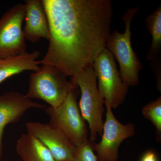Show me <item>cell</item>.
<instances>
[{
    "instance_id": "cell-1",
    "label": "cell",
    "mask_w": 161,
    "mask_h": 161,
    "mask_svg": "<svg viewBox=\"0 0 161 161\" xmlns=\"http://www.w3.org/2000/svg\"><path fill=\"white\" fill-rule=\"evenodd\" d=\"M42 1L49 23V46L39 64L54 66L70 78L92 67L111 34V1Z\"/></svg>"
},
{
    "instance_id": "cell-2",
    "label": "cell",
    "mask_w": 161,
    "mask_h": 161,
    "mask_svg": "<svg viewBox=\"0 0 161 161\" xmlns=\"http://www.w3.org/2000/svg\"><path fill=\"white\" fill-rule=\"evenodd\" d=\"M139 9L138 7L128 9L123 16L125 27V32L120 33L116 30H114L109 36L106 46L118 62L123 81L129 86L138 85L139 75L143 68L131 44V23Z\"/></svg>"
},
{
    "instance_id": "cell-3",
    "label": "cell",
    "mask_w": 161,
    "mask_h": 161,
    "mask_svg": "<svg viewBox=\"0 0 161 161\" xmlns=\"http://www.w3.org/2000/svg\"><path fill=\"white\" fill-rule=\"evenodd\" d=\"M57 67L50 64H42L29 77V87L25 95L27 98L41 99L53 108L63 103L70 92L78 87Z\"/></svg>"
},
{
    "instance_id": "cell-4",
    "label": "cell",
    "mask_w": 161,
    "mask_h": 161,
    "mask_svg": "<svg viewBox=\"0 0 161 161\" xmlns=\"http://www.w3.org/2000/svg\"><path fill=\"white\" fill-rule=\"evenodd\" d=\"M70 80L80 88L81 96L78 105L82 117L88 123L90 141L93 142L98 135H102L105 102L98 92L93 66L71 77Z\"/></svg>"
},
{
    "instance_id": "cell-5",
    "label": "cell",
    "mask_w": 161,
    "mask_h": 161,
    "mask_svg": "<svg viewBox=\"0 0 161 161\" xmlns=\"http://www.w3.org/2000/svg\"><path fill=\"white\" fill-rule=\"evenodd\" d=\"M92 66L105 105L116 108L124 102L130 86L123 81L115 59L106 47L99 53Z\"/></svg>"
},
{
    "instance_id": "cell-6",
    "label": "cell",
    "mask_w": 161,
    "mask_h": 161,
    "mask_svg": "<svg viewBox=\"0 0 161 161\" xmlns=\"http://www.w3.org/2000/svg\"><path fill=\"white\" fill-rule=\"evenodd\" d=\"M77 89L70 92L58 108L47 107L45 110L49 115V123L63 132L77 148L88 140L86 121L77 102Z\"/></svg>"
},
{
    "instance_id": "cell-7",
    "label": "cell",
    "mask_w": 161,
    "mask_h": 161,
    "mask_svg": "<svg viewBox=\"0 0 161 161\" xmlns=\"http://www.w3.org/2000/svg\"><path fill=\"white\" fill-rule=\"evenodd\" d=\"M25 4L15 5L0 19V58L15 57L27 53L23 23Z\"/></svg>"
},
{
    "instance_id": "cell-8",
    "label": "cell",
    "mask_w": 161,
    "mask_h": 161,
    "mask_svg": "<svg viewBox=\"0 0 161 161\" xmlns=\"http://www.w3.org/2000/svg\"><path fill=\"white\" fill-rule=\"evenodd\" d=\"M106 108L102 137L98 143H93V148L97 153L98 161H117L119 146L125 140L135 135V126L131 123H121L115 118L112 108L108 105Z\"/></svg>"
},
{
    "instance_id": "cell-9",
    "label": "cell",
    "mask_w": 161,
    "mask_h": 161,
    "mask_svg": "<svg viewBox=\"0 0 161 161\" xmlns=\"http://www.w3.org/2000/svg\"><path fill=\"white\" fill-rule=\"evenodd\" d=\"M28 133L36 137L49 150L57 161H72L77 147L64 134L51 124L29 122L26 124Z\"/></svg>"
},
{
    "instance_id": "cell-10",
    "label": "cell",
    "mask_w": 161,
    "mask_h": 161,
    "mask_svg": "<svg viewBox=\"0 0 161 161\" xmlns=\"http://www.w3.org/2000/svg\"><path fill=\"white\" fill-rule=\"evenodd\" d=\"M25 6L23 33L25 40L32 43L42 38L48 40L49 23L42 0H26Z\"/></svg>"
},
{
    "instance_id": "cell-11",
    "label": "cell",
    "mask_w": 161,
    "mask_h": 161,
    "mask_svg": "<svg viewBox=\"0 0 161 161\" xmlns=\"http://www.w3.org/2000/svg\"><path fill=\"white\" fill-rule=\"evenodd\" d=\"M31 108L43 109L46 106L35 102L16 91L0 94V131L4 132L6 125L18 121Z\"/></svg>"
},
{
    "instance_id": "cell-12",
    "label": "cell",
    "mask_w": 161,
    "mask_h": 161,
    "mask_svg": "<svg viewBox=\"0 0 161 161\" xmlns=\"http://www.w3.org/2000/svg\"><path fill=\"white\" fill-rule=\"evenodd\" d=\"M39 51L6 58H0V84L15 75L25 71H36L40 68L37 59Z\"/></svg>"
},
{
    "instance_id": "cell-13",
    "label": "cell",
    "mask_w": 161,
    "mask_h": 161,
    "mask_svg": "<svg viewBox=\"0 0 161 161\" xmlns=\"http://www.w3.org/2000/svg\"><path fill=\"white\" fill-rule=\"evenodd\" d=\"M16 149L23 161H57L49 150L28 132L19 139Z\"/></svg>"
},
{
    "instance_id": "cell-14",
    "label": "cell",
    "mask_w": 161,
    "mask_h": 161,
    "mask_svg": "<svg viewBox=\"0 0 161 161\" xmlns=\"http://www.w3.org/2000/svg\"><path fill=\"white\" fill-rule=\"evenodd\" d=\"M146 26L152 37L147 59L150 61L160 59L161 53V6L149 15L145 20Z\"/></svg>"
},
{
    "instance_id": "cell-15",
    "label": "cell",
    "mask_w": 161,
    "mask_h": 161,
    "mask_svg": "<svg viewBox=\"0 0 161 161\" xmlns=\"http://www.w3.org/2000/svg\"><path fill=\"white\" fill-rule=\"evenodd\" d=\"M145 118L149 119L156 129L157 140H161V97L144 107L142 110Z\"/></svg>"
},
{
    "instance_id": "cell-16",
    "label": "cell",
    "mask_w": 161,
    "mask_h": 161,
    "mask_svg": "<svg viewBox=\"0 0 161 161\" xmlns=\"http://www.w3.org/2000/svg\"><path fill=\"white\" fill-rule=\"evenodd\" d=\"M77 148L76 154L72 161H98L94 153L93 143L89 140Z\"/></svg>"
},
{
    "instance_id": "cell-17",
    "label": "cell",
    "mask_w": 161,
    "mask_h": 161,
    "mask_svg": "<svg viewBox=\"0 0 161 161\" xmlns=\"http://www.w3.org/2000/svg\"><path fill=\"white\" fill-rule=\"evenodd\" d=\"M141 161H158V160L155 153L152 150H149L143 154Z\"/></svg>"
}]
</instances>
